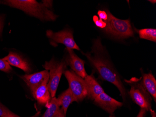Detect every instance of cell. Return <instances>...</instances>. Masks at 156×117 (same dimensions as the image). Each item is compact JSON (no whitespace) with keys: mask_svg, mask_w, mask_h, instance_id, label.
Returning <instances> with one entry per match:
<instances>
[{"mask_svg":"<svg viewBox=\"0 0 156 117\" xmlns=\"http://www.w3.org/2000/svg\"><path fill=\"white\" fill-rule=\"evenodd\" d=\"M82 53L87 58L91 66L98 72L102 80L117 87L123 100L125 101L127 96L126 89L118 72L106 57V50L102 45L101 39L97 38L94 39L91 52Z\"/></svg>","mask_w":156,"mask_h":117,"instance_id":"obj_1","label":"cell"},{"mask_svg":"<svg viewBox=\"0 0 156 117\" xmlns=\"http://www.w3.org/2000/svg\"><path fill=\"white\" fill-rule=\"evenodd\" d=\"M67 54L65 58L66 64L70 67L73 71L75 74L84 79L88 75L85 70V61L78 57L73 49L66 48Z\"/></svg>","mask_w":156,"mask_h":117,"instance_id":"obj_8","label":"cell"},{"mask_svg":"<svg viewBox=\"0 0 156 117\" xmlns=\"http://www.w3.org/2000/svg\"><path fill=\"white\" fill-rule=\"evenodd\" d=\"M108 14L107 20L104 21L106 26L103 30L107 34L117 39H125L134 36V32L130 21L118 19L106 10Z\"/></svg>","mask_w":156,"mask_h":117,"instance_id":"obj_3","label":"cell"},{"mask_svg":"<svg viewBox=\"0 0 156 117\" xmlns=\"http://www.w3.org/2000/svg\"><path fill=\"white\" fill-rule=\"evenodd\" d=\"M40 113H41V112H37V113H36V114H35V115H33V116H31V117H39V116H40ZM16 117H19V116H17Z\"/></svg>","mask_w":156,"mask_h":117,"instance_id":"obj_26","label":"cell"},{"mask_svg":"<svg viewBox=\"0 0 156 117\" xmlns=\"http://www.w3.org/2000/svg\"><path fill=\"white\" fill-rule=\"evenodd\" d=\"M109 117H114V116H109Z\"/></svg>","mask_w":156,"mask_h":117,"instance_id":"obj_27","label":"cell"},{"mask_svg":"<svg viewBox=\"0 0 156 117\" xmlns=\"http://www.w3.org/2000/svg\"><path fill=\"white\" fill-rule=\"evenodd\" d=\"M50 1L38 2L34 0H8L0 1V3L22 10L31 16L41 21H55L58 17L49 8Z\"/></svg>","mask_w":156,"mask_h":117,"instance_id":"obj_2","label":"cell"},{"mask_svg":"<svg viewBox=\"0 0 156 117\" xmlns=\"http://www.w3.org/2000/svg\"><path fill=\"white\" fill-rule=\"evenodd\" d=\"M88 91V98L94 100L98 95L104 92V90L96 81L93 74L87 75L84 78Z\"/></svg>","mask_w":156,"mask_h":117,"instance_id":"obj_13","label":"cell"},{"mask_svg":"<svg viewBox=\"0 0 156 117\" xmlns=\"http://www.w3.org/2000/svg\"><path fill=\"white\" fill-rule=\"evenodd\" d=\"M67 66L64 59L60 61L54 58H52L49 61H46L43 65L46 70L50 71L48 87L51 98L55 97L61 76L66 71Z\"/></svg>","mask_w":156,"mask_h":117,"instance_id":"obj_5","label":"cell"},{"mask_svg":"<svg viewBox=\"0 0 156 117\" xmlns=\"http://www.w3.org/2000/svg\"><path fill=\"white\" fill-rule=\"evenodd\" d=\"M47 37L51 40V43H61L64 45L66 48L80 50L73 38V32L70 29H66L58 32H54L50 30L46 32Z\"/></svg>","mask_w":156,"mask_h":117,"instance_id":"obj_7","label":"cell"},{"mask_svg":"<svg viewBox=\"0 0 156 117\" xmlns=\"http://www.w3.org/2000/svg\"><path fill=\"white\" fill-rule=\"evenodd\" d=\"M52 117H66L64 111L62 108H59Z\"/></svg>","mask_w":156,"mask_h":117,"instance_id":"obj_22","label":"cell"},{"mask_svg":"<svg viewBox=\"0 0 156 117\" xmlns=\"http://www.w3.org/2000/svg\"><path fill=\"white\" fill-rule=\"evenodd\" d=\"M64 75L68 81L69 88L76 102L83 101L87 97L88 91L84 79L77 75L72 70H66Z\"/></svg>","mask_w":156,"mask_h":117,"instance_id":"obj_6","label":"cell"},{"mask_svg":"<svg viewBox=\"0 0 156 117\" xmlns=\"http://www.w3.org/2000/svg\"><path fill=\"white\" fill-rule=\"evenodd\" d=\"M57 99L59 105L62 106L61 108L63 109L65 114L66 115L68 107L70 104L73 103V102L75 101V98L73 97L70 89L68 88L62 92L58 97Z\"/></svg>","mask_w":156,"mask_h":117,"instance_id":"obj_15","label":"cell"},{"mask_svg":"<svg viewBox=\"0 0 156 117\" xmlns=\"http://www.w3.org/2000/svg\"><path fill=\"white\" fill-rule=\"evenodd\" d=\"M136 30L139 34L140 38L146 39L150 41L156 42V29L153 28H145V29Z\"/></svg>","mask_w":156,"mask_h":117,"instance_id":"obj_17","label":"cell"},{"mask_svg":"<svg viewBox=\"0 0 156 117\" xmlns=\"http://www.w3.org/2000/svg\"><path fill=\"white\" fill-rule=\"evenodd\" d=\"M93 21L96 26L99 28L104 29L106 27V23L103 20L100 19L97 16H93Z\"/></svg>","mask_w":156,"mask_h":117,"instance_id":"obj_20","label":"cell"},{"mask_svg":"<svg viewBox=\"0 0 156 117\" xmlns=\"http://www.w3.org/2000/svg\"><path fill=\"white\" fill-rule=\"evenodd\" d=\"M147 112V111L145 109L141 108L140 111H139L138 114H137L136 117H145V116H146Z\"/></svg>","mask_w":156,"mask_h":117,"instance_id":"obj_23","label":"cell"},{"mask_svg":"<svg viewBox=\"0 0 156 117\" xmlns=\"http://www.w3.org/2000/svg\"><path fill=\"white\" fill-rule=\"evenodd\" d=\"M21 78L29 87L32 92L45 81L49 80V72L48 70H44L32 74H26L21 76Z\"/></svg>","mask_w":156,"mask_h":117,"instance_id":"obj_10","label":"cell"},{"mask_svg":"<svg viewBox=\"0 0 156 117\" xmlns=\"http://www.w3.org/2000/svg\"><path fill=\"white\" fill-rule=\"evenodd\" d=\"M94 102L96 105L110 114H113L116 110L123 105L122 102L112 98L105 92L98 95L94 100Z\"/></svg>","mask_w":156,"mask_h":117,"instance_id":"obj_9","label":"cell"},{"mask_svg":"<svg viewBox=\"0 0 156 117\" xmlns=\"http://www.w3.org/2000/svg\"><path fill=\"white\" fill-rule=\"evenodd\" d=\"M17 116L0 103V117H16Z\"/></svg>","mask_w":156,"mask_h":117,"instance_id":"obj_18","label":"cell"},{"mask_svg":"<svg viewBox=\"0 0 156 117\" xmlns=\"http://www.w3.org/2000/svg\"><path fill=\"white\" fill-rule=\"evenodd\" d=\"M45 106L47 107V110L42 117H52L60 108L57 98L55 97L51 98L50 102Z\"/></svg>","mask_w":156,"mask_h":117,"instance_id":"obj_16","label":"cell"},{"mask_svg":"<svg viewBox=\"0 0 156 117\" xmlns=\"http://www.w3.org/2000/svg\"><path fill=\"white\" fill-rule=\"evenodd\" d=\"M141 82L147 92L156 102V80L151 72L147 74L142 73Z\"/></svg>","mask_w":156,"mask_h":117,"instance_id":"obj_14","label":"cell"},{"mask_svg":"<svg viewBox=\"0 0 156 117\" xmlns=\"http://www.w3.org/2000/svg\"><path fill=\"white\" fill-rule=\"evenodd\" d=\"M98 16L100 19H101L103 21H105L107 20L108 19V14L105 10H99L98 11Z\"/></svg>","mask_w":156,"mask_h":117,"instance_id":"obj_21","label":"cell"},{"mask_svg":"<svg viewBox=\"0 0 156 117\" xmlns=\"http://www.w3.org/2000/svg\"><path fill=\"white\" fill-rule=\"evenodd\" d=\"M125 81L131 87L129 94L132 100L142 109H145L147 111H150L152 98L143 85L141 78L133 77Z\"/></svg>","mask_w":156,"mask_h":117,"instance_id":"obj_4","label":"cell"},{"mask_svg":"<svg viewBox=\"0 0 156 117\" xmlns=\"http://www.w3.org/2000/svg\"><path fill=\"white\" fill-rule=\"evenodd\" d=\"M49 80L45 81L32 91L33 97L41 105H46L51 99V95L48 87Z\"/></svg>","mask_w":156,"mask_h":117,"instance_id":"obj_11","label":"cell"},{"mask_svg":"<svg viewBox=\"0 0 156 117\" xmlns=\"http://www.w3.org/2000/svg\"><path fill=\"white\" fill-rule=\"evenodd\" d=\"M3 21H2L1 17L0 16V35L1 34L2 31V29H3Z\"/></svg>","mask_w":156,"mask_h":117,"instance_id":"obj_24","label":"cell"},{"mask_svg":"<svg viewBox=\"0 0 156 117\" xmlns=\"http://www.w3.org/2000/svg\"><path fill=\"white\" fill-rule=\"evenodd\" d=\"M12 68L10 65L4 60L0 59V70L9 73L12 71Z\"/></svg>","mask_w":156,"mask_h":117,"instance_id":"obj_19","label":"cell"},{"mask_svg":"<svg viewBox=\"0 0 156 117\" xmlns=\"http://www.w3.org/2000/svg\"><path fill=\"white\" fill-rule=\"evenodd\" d=\"M2 59L8 62L9 65L18 68L25 73L28 74L31 72V68L28 61L16 53L10 52L8 55Z\"/></svg>","mask_w":156,"mask_h":117,"instance_id":"obj_12","label":"cell"},{"mask_svg":"<svg viewBox=\"0 0 156 117\" xmlns=\"http://www.w3.org/2000/svg\"><path fill=\"white\" fill-rule=\"evenodd\" d=\"M150 111L151 113V117H156V112L154 110H152V109H151Z\"/></svg>","mask_w":156,"mask_h":117,"instance_id":"obj_25","label":"cell"}]
</instances>
